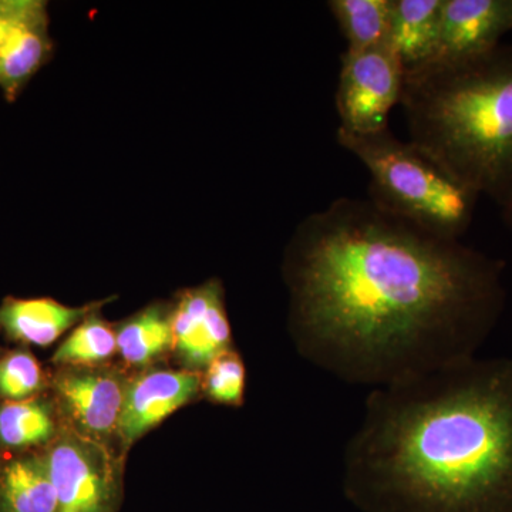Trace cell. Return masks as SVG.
<instances>
[{"label":"cell","instance_id":"obj_14","mask_svg":"<svg viewBox=\"0 0 512 512\" xmlns=\"http://www.w3.org/2000/svg\"><path fill=\"white\" fill-rule=\"evenodd\" d=\"M0 512H60L43 454H25L2 467Z\"/></svg>","mask_w":512,"mask_h":512},{"label":"cell","instance_id":"obj_13","mask_svg":"<svg viewBox=\"0 0 512 512\" xmlns=\"http://www.w3.org/2000/svg\"><path fill=\"white\" fill-rule=\"evenodd\" d=\"M53 55V40L49 33L47 3L39 5L28 19L13 32L0 50V90L6 100L18 99L26 84L32 80Z\"/></svg>","mask_w":512,"mask_h":512},{"label":"cell","instance_id":"obj_2","mask_svg":"<svg viewBox=\"0 0 512 512\" xmlns=\"http://www.w3.org/2000/svg\"><path fill=\"white\" fill-rule=\"evenodd\" d=\"M342 484L365 512H512L511 357L370 390Z\"/></svg>","mask_w":512,"mask_h":512},{"label":"cell","instance_id":"obj_7","mask_svg":"<svg viewBox=\"0 0 512 512\" xmlns=\"http://www.w3.org/2000/svg\"><path fill=\"white\" fill-rule=\"evenodd\" d=\"M128 380L110 366H63L52 380L57 413L64 426L113 448L119 440Z\"/></svg>","mask_w":512,"mask_h":512},{"label":"cell","instance_id":"obj_17","mask_svg":"<svg viewBox=\"0 0 512 512\" xmlns=\"http://www.w3.org/2000/svg\"><path fill=\"white\" fill-rule=\"evenodd\" d=\"M326 5L348 43L346 50L386 45L393 0H329Z\"/></svg>","mask_w":512,"mask_h":512},{"label":"cell","instance_id":"obj_6","mask_svg":"<svg viewBox=\"0 0 512 512\" xmlns=\"http://www.w3.org/2000/svg\"><path fill=\"white\" fill-rule=\"evenodd\" d=\"M113 451L62 427L42 453L60 512H117L121 467Z\"/></svg>","mask_w":512,"mask_h":512},{"label":"cell","instance_id":"obj_4","mask_svg":"<svg viewBox=\"0 0 512 512\" xmlns=\"http://www.w3.org/2000/svg\"><path fill=\"white\" fill-rule=\"evenodd\" d=\"M336 138L366 168L369 198L380 208L440 237L466 235L480 195L419 147L394 137L390 128L372 134L338 130Z\"/></svg>","mask_w":512,"mask_h":512},{"label":"cell","instance_id":"obj_23","mask_svg":"<svg viewBox=\"0 0 512 512\" xmlns=\"http://www.w3.org/2000/svg\"><path fill=\"white\" fill-rule=\"evenodd\" d=\"M2 467H3V466H0V470H2Z\"/></svg>","mask_w":512,"mask_h":512},{"label":"cell","instance_id":"obj_18","mask_svg":"<svg viewBox=\"0 0 512 512\" xmlns=\"http://www.w3.org/2000/svg\"><path fill=\"white\" fill-rule=\"evenodd\" d=\"M90 313L57 348L52 362L63 366H101L117 352L116 328L99 315Z\"/></svg>","mask_w":512,"mask_h":512},{"label":"cell","instance_id":"obj_1","mask_svg":"<svg viewBox=\"0 0 512 512\" xmlns=\"http://www.w3.org/2000/svg\"><path fill=\"white\" fill-rule=\"evenodd\" d=\"M501 259L340 197L298 225L284 258L296 349L370 390L478 356L503 318Z\"/></svg>","mask_w":512,"mask_h":512},{"label":"cell","instance_id":"obj_19","mask_svg":"<svg viewBox=\"0 0 512 512\" xmlns=\"http://www.w3.org/2000/svg\"><path fill=\"white\" fill-rule=\"evenodd\" d=\"M202 390L211 402L241 407L247 390V367L234 348L215 357L202 376Z\"/></svg>","mask_w":512,"mask_h":512},{"label":"cell","instance_id":"obj_9","mask_svg":"<svg viewBox=\"0 0 512 512\" xmlns=\"http://www.w3.org/2000/svg\"><path fill=\"white\" fill-rule=\"evenodd\" d=\"M201 389V373L185 369L147 370L128 380L119 426L123 450L190 403Z\"/></svg>","mask_w":512,"mask_h":512},{"label":"cell","instance_id":"obj_8","mask_svg":"<svg viewBox=\"0 0 512 512\" xmlns=\"http://www.w3.org/2000/svg\"><path fill=\"white\" fill-rule=\"evenodd\" d=\"M173 353L191 372H202L215 357L234 348L224 286L211 279L181 293L173 305Z\"/></svg>","mask_w":512,"mask_h":512},{"label":"cell","instance_id":"obj_10","mask_svg":"<svg viewBox=\"0 0 512 512\" xmlns=\"http://www.w3.org/2000/svg\"><path fill=\"white\" fill-rule=\"evenodd\" d=\"M510 32L512 0H444L439 52L433 62L484 55L503 45L501 39Z\"/></svg>","mask_w":512,"mask_h":512},{"label":"cell","instance_id":"obj_5","mask_svg":"<svg viewBox=\"0 0 512 512\" xmlns=\"http://www.w3.org/2000/svg\"><path fill=\"white\" fill-rule=\"evenodd\" d=\"M336 111L338 130L372 134L389 128L390 113L400 106L407 70L389 45L346 50L340 57Z\"/></svg>","mask_w":512,"mask_h":512},{"label":"cell","instance_id":"obj_16","mask_svg":"<svg viewBox=\"0 0 512 512\" xmlns=\"http://www.w3.org/2000/svg\"><path fill=\"white\" fill-rule=\"evenodd\" d=\"M55 402L33 397L23 402L0 404V446L10 450L47 447L62 427L57 423Z\"/></svg>","mask_w":512,"mask_h":512},{"label":"cell","instance_id":"obj_21","mask_svg":"<svg viewBox=\"0 0 512 512\" xmlns=\"http://www.w3.org/2000/svg\"><path fill=\"white\" fill-rule=\"evenodd\" d=\"M37 5L39 0H0V50Z\"/></svg>","mask_w":512,"mask_h":512},{"label":"cell","instance_id":"obj_20","mask_svg":"<svg viewBox=\"0 0 512 512\" xmlns=\"http://www.w3.org/2000/svg\"><path fill=\"white\" fill-rule=\"evenodd\" d=\"M47 380L42 366L28 350H15L0 357V399L23 402L39 397Z\"/></svg>","mask_w":512,"mask_h":512},{"label":"cell","instance_id":"obj_15","mask_svg":"<svg viewBox=\"0 0 512 512\" xmlns=\"http://www.w3.org/2000/svg\"><path fill=\"white\" fill-rule=\"evenodd\" d=\"M173 306L154 303L116 328L117 352L124 362L146 367L173 352Z\"/></svg>","mask_w":512,"mask_h":512},{"label":"cell","instance_id":"obj_22","mask_svg":"<svg viewBox=\"0 0 512 512\" xmlns=\"http://www.w3.org/2000/svg\"><path fill=\"white\" fill-rule=\"evenodd\" d=\"M501 210H503L505 225H507V227L510 228V231L512 232V192L510 197L507 198V201L501 205Z\"/></svg>","mask_w":512,"mask_h":512},{"label":"cell","instance_id":"obj_3","mask_svg":"<svg viewBox=\"0 0 512 512\" xmlns=\"http://www.w3.org/2000/svg\"><path fill=\"white\" fill-rule=\"evenodd\" d=\"M409 141L503 205L512 192V46L407 73Z\"/></svg>","mask_w":512,"mask_h":512},{"label":"cell","instance_id":"obj_11","mask_svg":"<svg viewBox=\"0 0 512 512\" xmlns=\"http://www.w3.org/2000/svg\"><path fill=\"white\" fill-rule=\"evenodd\" d=\"M104 303L73 308L49 298H6L0 305V329L15 342L49 346Z\"/></svg>","mask_w":512,"mask_h":512},{"label":"cell","instance_id":"obj_12","mask_svg":"<svg viewBox=\"0 0 512 512\" xmlns=\"http://www.w3.org/2000/svg\"><path fill=\"white\" fill-rule=\"evenodd\" d=\"M444 0H393L387 45L407 73L421 69L439 52Z\"/></svg>","mask_w":512,"mask_h":512}]
</instances>
